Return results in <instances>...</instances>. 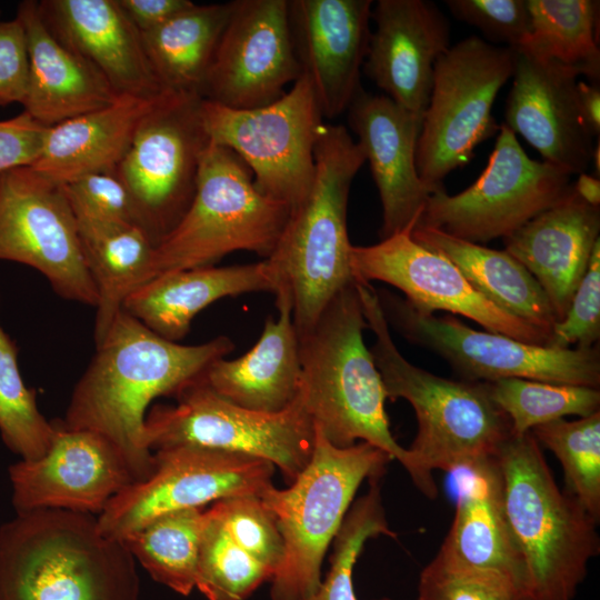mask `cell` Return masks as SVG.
<instances>
[{
	"instance_id": "1",
	"label": "cell",
	"mask_w": 600,
	"mask_h": 600,
	"mask_svg": "<svg viewBox=\"0 0 600 600\" xmlns=\"http://www.w3.org/2000/svg\"><path fill=\"white\" fill-rule=\"evenodd\" d=\"M233 349L226 336L194 346L167 340L122 309L96 343L60 422L104 436L122 453L134 480H144L154 467L146 428L152 400L177 396Z\"/></svg>"
},
{
	"instance_id": "2",
	"label": "cell",
	"mask_w": 600,
	"mask_h": 600,
	"mask_svg": "<svg viewBox=\"0 0 600 600\" xmlns=\"http://www.w3.org/2000/svg\"><path fill=\"white\" fill-rule=\"evenodd\" d=\"M356 281L339 291L313 326L299 337V400L321 434L334 447L367 442L397 460L429 499L437 483L421 473L408 449L390 430L387 392L371 351Z\"/></svg>"
},
{
	"instance_id": "3",
	"label": "cell",
	"mask_w": 600,
	"mask_h": 600,
	"mask_svg": "<svg viewBox=\"0 0 600 600\" xmlns=\"http://www.w3.org/2000/svg\"><path fill=\"white\" fill-rule=\"evenodd\" d=\"M136 559L94 514L17 513L0 527V600H139Z\"/></svg>"
},
{
	"instance_id": "4",
	"label": "cell",
	"mask_w": 600,
	"mask_h": 600,
	"mask_svg": "<svg viewBox=\"0 0 600 600\" xmlns=\"http://www.w3.org/2000/svg\"><path fill=\"white\" fill-rule=\"evenodd\" d=\"M356 287L376 337L370 351L387 397L404 399L414 410L418 429L408 450L421 473L434 481L436 469L453 472L496 457L512 432L486 382L450 380L409 362L393 342L378 292L370 283Z\"/></svg>"
},
{
	"instance_id": "5",
	"label": "cell",
	"mask_w": 600,
	"mask_h": 600,
	"mask_svg": "<svg viewBox=\"0 0 600 600\" xmlns=\"http://www.w3.org/2000/svg\"><path fill=\"white\" fill-rule=\"evenodd\" d=\"M366 162L362 149L341 124L323 123L316 147V176L266 259L291 297L298 334L308 331L326 306L354 282L347 208L354 177ZM278 288V289H279Z\"/></svg>"
},
{
	"instance_id": "6",
	"label": "cell",
	"mask_w": 600,
	"mask_h": 600,
	"mask_svg": "<svg viewBox=\"0 0 600 600\" xmlns=\"http://www.w3.org/2000/svg\"><path fill=\"white\" fill-rule=\"evenodd\" d=\"M496 460L508 523L537 600H573L600 552L599 521L560 490L531 432L511 433Z\"/></svg>"
},
{
	"instance_id": "7",
	"label": "cell",
	"mask_w": 600,
	"mask_h": 600,
	"mask_svg": "<svg viewBox=\"0 0 600 600\" xmlns=\"http://www.w3.org/2000/svg\"><path fill=\"white\" fill-rule=\"evenodd\" d=\"M316 429L312 457L287 489L272 484L260 493L284 543V557L270 580L271 600H304L321 583V564L364 479L381 478L392 458L358 442L332 446Z\"/></svg>"
},
{
	"instance_id": "8",
	"label": "cell",
	"mask_w": 600,
	"mask_h": 600,
	"mask_svg": "<svg viewBox=\"0 0 600 600\" xmlns=\"http://www.w3.org/2000/svg\"><path fill=\"white\" fill-rule=\"evenodd\" d=\"M291 211L258 191L251 171L234 152L210 141L200 160L190 207L154 248L151 279L214 266L238 250L268 259Z\"/></svg>"
},
{
	"instance_id": "9",
	"label": "cell",
	"mask_w": 600,
	"mask_h": 600,
	"mask_svg": "<svg viewBox=\"0 0 600 600\" xmlns=\"http://www.w3.org/2000/svg\"><path fill=\"white\" fill-rule=\"evenodd\" d=\"M514 54V49L470 36L436 62L416 151L419 178L432 193L444 189L443 179L499 131L492 107L512 77Z\"/></svg>"
},
{
	"instance_id": "10",
	"label": "cell",
	"mask_w": 600,
	"mask_h": 600,
	"mask_svg": "<svg viewBox=\"0 0 600 600\" xmlns=\"http://www.w3.org/2000/svg\"><path fill=\"white\" fill-rule=\"evenodd\" d=\"M201 119L211 142L234 152L263 196L299 206L316 176L314 147L324 123L310 80L301 74L272 103L232 109L201 100Z\"/></svg>"
},
{
	"instance_id": "11",
	"label": "cell",
	"mask_w": 600,
	"mask_h": 600,
	"mask_svg": "<svg viewBox=\"0 0 600 600\" xmlns=\"http://www.w3.org/2000/svg\"><path fill=\"white\" fill-rule=\"evenodd\" d=\"M201 377L177 393V404L156 406L146 417L151 451L197 446L244 453L271 462L292 483L309 464L316 441L299 397L281 412H258L221 398Z\"/></svg>"
},
{
	"instance_id": "12",
	"label": "cell",
	"mask_w": 600,
	"mask_h": 600,
	"mask_svg": "<svg viewBox=\"0 0 600 600\" xmlns=\"http://www.w3.org/2000/svg\"><path fill=\"white\" fill-rule=\"evenodd\" d=\"M198 94L166 92L143 117L117 173L131 197L137 223L154 248L193 199L210 139Z\"/></svg>"
},
{
	"instance_id": "13",
	"label": "cell",
	"mask_w": 600,
	"mask_h": 600,
	"mask_svg": "<svg viewBox=\"0 0 600 600\" xmlns=\"http://www.w3.org/2000/svg\"><path fill=\"white\" fill-rule=\"evenodd\" d=\"M388 324L411 342L444 358L468 381L520 378L599 388L600 354L596 347L556 348L478 331L453 316L436 317L390 292L379 293Z\"/></svg>"
},
{
	"instance_id": "14",
	"label": "cell",
	"mask_w": 600,
	"mask_h": 600,
	"mask_svg": "<svg viewBox=\"0 0 600 600\" xmlns=\"http://www.w3.org/2000/svg\"><path fill=\"white\" fill-rule=\"evenodd\" d=\"M571 173L531 159L516 134L501 124L487 167L463 191L446 189L429 197L417 226L484 243L506 238L571 190Z\"/></svg>"
},
{
	"instance_id": "15",
	"label": "cell",
	"mask_w": 600,
	"mask_h": 600,
	"mask_svg": "<svg viewBox=\"0 0 600 600\" xmlns=\"http://www.w3.org/2000/svg\"><path fill=\"white\" fill-rule=\"evenodd\" d=\"M152 473L116 494L97 517L99 530L123 540L167 512L257 494L272 484L276 467L253 456L197 446L156 450Z\"/></svg>"
},
{
	"instance_id": "16",
	"label": "cell",
	"mask_w": 600,
	"mask_h": 600,
	"mask_svg": "<svg viewBox=\"0 0 600 600\" xmlns=\"http://www.w3.org/2000/svg\"><path fill=\"white\" fill-rule=\"evenodd\" d=\"M0 260L33 268L64 300L98 303L62 186L31 167L0 173Z\"/></svg>"
},
{
	"instance_id": "17",
	"label": "cell",
	"mask_w": 600,
	"mask_h": 600,
	"mask_svg": "<svg viewBox=\"0 0 600 600\" xmlns=\"http://www.w3.org/2000/svg\"><path fill=\"white\" fill-rule=\"evenodd\" d=\"M289 0H236L200 97L232 109L281 98L301 76L289 23Z\"/></svg>"
},
{
	"instance_id": "18",
	"label": "cell",
	"mask_w": 600,
	"mask_h": 600,
	"mask_svg": "<svg viewBox=\"0 0 600 600\" xmlns=\"http://www.w3.org/2000/svg\"><path fill=\"white\" fill-rule=\"evenodd\" d=\"M412 230L372 246H352L350 264L354 281H382L401 290L404 299L421 311L460 314L487 331L549 346L547 333L486 299L449 259L419 244L411 237Z\"/></svg>"
},
{
	"instance_id": "19",
	"label": "cell",
	"mask_w": 600,
	"mask_h": 600,
	"mask_svg": "<svg viewBox=\"0 0 600 600\" xmlns=\"http://www.w3.org/2000/svg\"><path fill=\"white\" fill-rule=\"evenodd\" d=\"M52 423L47 452L9 468L17 513L50 508L99 514L136 481L124 457L100 433L67 429L60 420Z\"/></svg>"
},
{
	"instance_id": "20",
	"label": "cell",
	"mask_w": 600,
	"mask_h": 600,
	"mask_svg": "<svg viewBox=\"0 0 600 600\" xmlns=\"http://www.w3.org/2000/svg\"><path fill=\"white\" fill-rule=\"evenodd\" d=\"M514 51L503 124L523 137L543 161L571 174L584 173L591 163L594 137L580 109V72L553 60Z\"/></svg>"
},
{
	"instance_id": "21",
	"label": "cell",
	"mask_w": 600,
	"mask_h": 600,
	"mask_svg": "<svg viewBox=\"0 0 600 600\" xmlns=\"http://www.w3.org/2000/svg\"><path fill=\"white\" fill-rule=\"evenodd\" d=\"M371 0H289L294 52L313 88L321 113L333 119L362 89L371 36Z\"/></svg>"
},
{
	"instance_id": "22",
	"label": "cell",
	"mask_w": 600,
	"mask_h": 600,
	"mask_svg": "<svg viewBox=\"0 0 600 600\" xmlns=\"http://www.w3.org/2000/svg\"><path fill=\"white\" fill-rule=\"evenodd\" d=\"M363 72L397 104L423 118L438 59L450 48V23L429 0H379L372 9Z\"/></svg>"
},
{
	"instance_id": "23",
	"label": "cell",
	"mask_w": 600,
	"mask_h": 600,
	"mask_svg": "<svg viewBox=\"0 0 600 600\" xmlns=\"http://www.w3.org/2000/svg\"><path fill=\"white\" fill-rule=\"evenodd\" d=\"M348 121L369 162L381 207V239L413 229L431 196L419 178L416 151L422 118L389 97L361 89L348 108Z\"/></svg>"
},
{
	"instance_id": "24",
	"label": "cell",
	"mask_w": 600,
	"mask_h": 600,
	"mask_svg": "<svg viewBox=\"0 0 600 600\" xmlns=\"http://www.w3.org/2000/svg\"><path fill=\"white\" fill-rule=\"evenodd\" d=\"M38 9L52 34L93 64L119 96L153 99L167 92L118 0H43Z\"/></svg>"
},
{
	"instance_id": "25",
	"label": "cell",
	"mask_w": 600,
	"mask_h": 600,
	"mask_svg": "<svg viewBox=\"0 0 600 600\" xmlns=\"http://www.w3.org/2000/svg\"><path fill=\"white\" fill-rule=\"evenodd\" d=\"M600 207L572 190L559 202L503 238L504 251L538 281L560 321L600 239Z\"/></svg>"
},
{
	"instance_id": "26",
	"label": "cell",
	"mask_w": 600,
	"mask_h": 600,
	"mask_svg": "<svg viewBox=\"0 0 600 600\" xmlns=\"http://www.w3.org/2000/svg\"><path fill=\"white\" fill-rule=\"evenodd\" d=\"M274 294L278 319L267 318L256 344L239 358L216 360L201 377L227 401L266 413L293 404L302 376L290 293L280 287Z\"/></svg>"
},
{
	"instance_id": "27",
	"label": "cell",
	"mask_w": 600,
	"mask_h": 600,
	"mask_svg": "<svg viewBox=\"0 0 600 600\" xmlns=\"http://www.w3.org/2000/svg\"><path fill=\"white\" fill-rule=\"evenodd\" d=\"M27 37L29 79L23 111L52 127L113 103L120 96L88 60L60 42L44 24L38 1L18 4Z\"/></svg>"
},
{
	"instance_id": "28",
	"label": "cell",
	"mask_w": 600,
	"mask_h": 600,
	"mask_svg": "<svg viewBox=\"0 0 600 600\" xmlns=\"http://www.w3.org/2000/svg\"><path fill=\"white\" fill-rule=\"evenodd\" d=\"M451 473L457 484L456 511L436 557L458 567L503 571L530 586L506 516L496 457Z\"/></svg>"
},
{
	"instance_id": "29",
	"label": "cell",
	"mask_w": 600,
	"mask_h": 600,
	"mask_svg": "<svg viewBox=\"0 0 600 600\" xmlns=\"http://www.w3.org/2000/svg\"><path fill=\"white\" fill-rule=\"evenodd\" d=\"M279 280L268 260L228 267L206 266L161 273L144 282L122 309L160 337L178 342L194 317L226 297L272 292Z\"/></svg>"
},
{
	"instance_id": "30",
	"label": "cell",
	"mask_w": 600,
	"mask_h": 600,
	"mask_svg": "<svg viewBox=\"0 0 600 600\" xmlns=\"http://www.w3.org/2000/svg\"><path fill=\"white\" fill-rule=\"evenodd\" d=\"M163 94L153 99L120 96L107 107L49 127L31 168L59 186L90 173L116 171L141 120Z\"/></svg>"
},
{
	"instance_id": "31",
	"label": "cell",
	"mask_w": 600,
	"mask_h": 600,
	"mask_svg": "<svg viewBox=\"0 0 600 600\" xmlns=\"http://www.w3.org/2000/svg\"><path fill=\"white\" fill-rule=\"evenodd\" d=\"M411 237L456 264L471 286L501 310L551 337L558 322L536 278L511 254L470 242L441 230L416 226Z\"/></svg>"
},
{
	"instance_id": "32",
	"label": "cell",
	"mask_w": 600,
	"mask_h": 600,
	"mask_svg": "<svg viewBox=\"0 0 600 600\" xmlns=\"http://www.w3.org/2000/svg\"><path fill=\"white\" fill-rule=\"evenodd\" d=\"M87 268L98 293L94 342H100L126 299L151 279L154 246L136 224L77 220Z\"/></svg>"
},
{
	"instance_id": "33",
	"label": "cell",
	"mask_w": 600,
	"mask_h": 600,
	"mask_svg": "<svg viewBox=\"0 0 600 600\" xmlns=\"http://www.w3.org/2000/svg\"><path fill=\"white\" fill-rule=\"evenodd\" d=\"M233 1L196 4L141 33L147 58L164 90L200 96Z\"/></svg>"
},
{
	"instance_id": "34",
	"label": "cell",
	"mask_w": 600,
	"mask_h": 600,
	"mask_svg": "<svg viewBox=\"0 0 600 600\" xmlns=\"http://www.w3.org/2000/svg\"><path fill=\"white\" fill-rule=\"evenodd\" d=\"M527 4L531 29L517 50L573 68L599 83V1L527 0Z\"/></svg>"
},
{
	"instance_id": "35",
	"label": "cell",
	"mask_w": 600,
	"mask_h": 600,
	"mask_svg": "<svg viewBox=\"0 0 600 600\" xmlns=\"http://www.w3.org/2000/svg\"><path fill=\"white\" fill-rule=\"evenodd\" d=\"M207 521L202 508L176 510L152 519L122 541L154 581L189 596L196 588Z\"/></svg>"
},
{
	"instance_id": "36",
	"label": "cell",
	"mask_w": 600,
	"mask_h": 600,
	"mask_svg": "<svg viewBox=\"0 0 600 600\" xmlns=\"http://www.w3.org/2000/svg\"><path fill=\"white\" fill-rule=\"evenodd\" d=\"M492 401L503 411L513 434L568 416L588 417L600 411L599 388L520 378L486 382Z\"/></svg>"
},
{
	"instance_id": "37",
	"label": "cell",
	"mask_w": 600,
	"mask_h": 600,
	"mask_svg": "<svg viewBox=\"0 0 600 600\" xmlns=\"http://www.w3.org/2000/svg\"><path fill=\"white\" fill-rule=\"evenodd\" d=\"M530 432L561 463L567 492L599 521L600 411L573 421H550Z\"/></svg>"
},
{
	"instance_id": "38",
	"label": "cell",
	"mask_w": 600,
	"mask_h": 600,
	"mask_svg": "<svg viewBox=\"0 0 600 600\" xmlns=\"http://www.w3.org/2000/svg\"><path fill=\"white\" fill-rule=\"evenodd\" d=\"M53 423L39 411L36 391L24 384L18 347L0 323V434L21 460L42 457L51 443Z\"/></svg>"
},
{
	"instance_id": "39",
	"label": "cell",
	"mask_w": 600,
	"mask_h": 600,
	"mask_svg": "<svg viewBox=\"0 0 600 600\" xmlns=\"http://www.w3.org/2000/svg\"><path fill=\"white\" fill-rule=\"evenodd\" d=\"M380 479H370L368 492L357 499L348 510L332 540L329 572L317 590L304 600H358L352 576L364 544L378 536L397 538L386 517Z\"/></svg>"
},
{
	"instance_id": "40",
	"label": "cell",
	"mask_w": 600,
	"mask_h": 600,
	"mask_svg": "<svg viewBox=\"0 0 600 600\" xmlns=\"http://www.w3.org/2000/svg\"><path fill=\"white\" fill-rule=\"evenodd\" d=\"M196 588L208 600H246L273 571L242 550L209 508Z\"/></svg>"
},
{
	"instance_id": "41",
	"label": "cell",
	"mask_w": 600,
	"mask_h": 600,
	"mask_svg": "<svg viewBox=\"0 0 600 600\" xmlns=\"http://www.w3.org/2000/svg\"><path fill=\"white\" fill-rule=\"evenodd\" d=\"M417 600H537L531 587L499 570L446 563L434 557L421 571Z\"/></svg>"
},
{
	"instance_id": "42",
	"label": "cell",
	"mask_w": 600,
	"mask_h": 600,
	"mask_svg": "<svg viewBox=\"0 0 600 600\" xmlns=\"http://www.w3.org/2000/svg\"><path fill=\"white\" fill-rule=\"evenodd\" d=\"M210 509L233 542L271 569L274 576L284 557V543L273 516L259 496L221 499Z\"/></svg>"
},
{
	"instance_id": "43",
	"label": "cell",
	"mask_w": 600,
	"mask_h": 600,
	"mask_svg": "<svg viewBox=\"0 0 600 600\" xmlns=\"http://www.w3.org/2000/svg\"><path fill=\"white\" fill-rule=\"evenodd\" d=\"M62 189L76 220L138 226L131 197L117 171L90 173Z\"/></svg>"
},
{
	"instance_id": "44",
	"label": "cell",
	"mask_w": 600,
	"mask_h": 600,
	"mask_svg": "<svg viewBox=\"0 0 600 600\" xmlns=\"http://www.w3.org/2000/svg\"><path fill=\"white\" fill-rule=\"evenodd\" d=\"M444 3L452 16L479 29L491 44L517 50L530 33L527 0H446Z\"/></svg>"
},
{
	"instance_id": "45",
	"label": "cell",
	"mask_w": 600,
	"mask_h": 600,
	"mask_svg": "<svg viewBox=\"0 0 600 600\" xmlns=\"http://www.w3.org/2000/svg\"><path fill=\"white\" fill-rule=\"evenodd\" d=\"M600 338V239L596 242L566 316L551 332L549 346L589 349Z\"/></svg>"
},
{
	"instance_id": "46",
	"label": "cell",
	"mask_w": 600,
	"mask_h": 600,
	"mask_svg": "<svg viewBox=\"0 0 600 600\" xmlns=\"http://www.w3.org/2000/svg\"><path fill=\"white\" fill-rule=\"evenodd\" d=\"M29 79V54L24 28L16 17L0 21V106L21 103Z\"/></svg>"
},
{
	"instance_id": "47",
	"label": "cell",
	"mask_w": 600,
	"mask_h": 600,
	"mask_svg": "<svg viewBox=\"0 0 600 600\" xmlns=\"http://www.w3.org/2000/svg\"><path fill=\"white\" fill-rule=\"evenodd\" d=\"M49 127L37 122L29 113L0 121V173L31 167L38 159Z\"/></svg>"
},
{
	"instance_id": "48",
	"label": "cell",
	"mask_w": 600,
	"mask_h": 600,
	"mask_svg": "<svg viewBox=\"0 0 600 600\" xmlns=\"http://www.w3.org/2000/svg\"><path fill=\"white\" fill-rule=\"evenodd\" d=\"M118 2L140 33L158 28L193 3L189 0H118Z\"/></svg>"
},
{
	"instance_id": "49",
	"label": "cell",
	"mask_w": 600,
	"mask_h": 600,
	"mask_svg": "<svg viewBox=\"0 0 600 600\" xmlns=\"http://www.w3.org/2000/svg\"><path fill=\"white\" fill-rule=\"evenodd\" d=\"M578 92L580 109L584 123L591 134L599 138L600 133V86L599 83L579 80Z\"/></svg>"
},
{
	"instance_id": "50",
	"label": "cell",
	"mask_w": 600,
	"mask_h": 600,
	"mask_svg": "<svg viewBox=\"0 0 600 600\" xmlns=\"http://www.w3.org/2000/svg\"><path fill=\"white\" fill-rule=\"evenodd\" d=\"M574 192L587 203L600 207V180L588 173H580L572 183Z\"/></svg>"
},
{
	"instance_id": "51",
	"label": "cell",
	"mask_w": 600,
	"mask_h": 600,
	"mask_svg": "<svg viewBox=\"0 0 600 600\" xmlns=\"http://www.w3.org/2000/svg\"><path fill=\"white\" fill-rule=\"evenodd\" d=\"M591 162H593L594 169L597 171V178H599V172H600V143H599V139L597 141V144L593 146L592 156H591Z\"/></svg>"
},
{
	"instance_id": "52",
	"label": "cell",
	"mask_w": 600,
	"mask_h": 600,
	"mask_svg": "<svg viewBox=\"0 0 600 600\" xmlns=\"http://www.w3.org/2000/svg\"><path fill=\"white\" fill-rule=\"evenodd\" d=\"M377 600H391L389 598H381V599H377Z\"/></svg>"
}]
</instances>
